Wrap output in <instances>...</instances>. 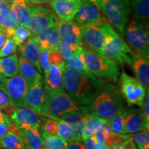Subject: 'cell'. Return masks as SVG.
<instances>
[{
    "label": "cell",
    "instance_id": "obj_1",
    "mask_svg": "<svg viewBox=\"0 0 149 149\" xmlns=\"http://www.w3.org/2000/svg\"><path fill=\"white\" fill-rule=\"evenodd\" d=\"M64 91L79 107L88 106L106 82L94 76L79 73L66 66L63 70Z\"/></svg>",
    "mask_w": 149,
    "mask_h": 149
},
{
    "label": "cell",
    "instance_id": "obj_2",
    "mask_svg": "<svg viewBox=\"0 0 149 149\" xmlns=\"http://www.w3.org/2000/svg\"><path fill=\"white\" fill-rule=\"evenodd\" d=\"M88 106V113L106 120H110L125 109L124 98L118 89L107 82Z\"/></svg>",
    "mask_w": 149,
    "mask_h": 149
},
{
    "label": "cell",
    "instance_id": "obj_3",
    "mask_svg": "<svg viewBox=\"0 0 149 149\" xmlns=\"http://www.w3.org/2000/svg\"><path fill=\"white\" fill-rule=\"evenodd\" d=\"M85 65L89 73L99 79L117 82L120 75V65L117 61L91 49L84 51Z\"/></svg>",
    "mask_w": 149,
    "mask_h": 149
},
{
    "label": "cell",
    "instance_id": "obj_4",
    "mask_svg": "<svg viewBox=\"0 0 149 149\" xmlns=\"http://www.w3.org/2000/svg\"><path fill=\"white\" fill-rule=\"evenodd\" d=\"M117 35L118 33L108 20L97 24L84 26L83 44L84 42L88 49L100 53L105 44Z\"/></svg>",
    "mask_w": 149,
    "mask_h": 149
},
{
    "label": "cell",
    "instance_id": "obj_5",
    "mask_svg": "<svg viewBox=\"0 0 149 149\" xmlns=\"http://www.w3.org/2000/svg\"><path fill=\"white\" fill-rule=\"evenodd\" d=\"M99 8L107 19L124 35L130 13L129 0H99Z\"/></svg>",
    "mask_w": 149,
    "mask_h": 149
},
{
    "label": "cell",
    "instance_id": "obj_6",
    "mask_svg": "<svg viewBox=\"0 0 149 149\" xmlns=\"http://www.w3.org/2000/svg\"><path fill=\"white\" fill-rule=\"evenodd\" d=\"M124 35L134 53L149 58L148 24L137 20L132 21L126 25Z\"/></svg>",
    "mask_w": 149,
    "mask_h": 149
},
{
    "label": "cell",
    "instance_id": "obj_7",
    "mask_svg": "<svg viewBox=\"0 0 149 149\" xmlns=\"http://www.w3.org/2000/svg\"><path fill=\"white\" fill-rule=\"evenodd\" d=\"M46 117L54 118L81 109L65 91L46 92Z\"/></svg>",
    "mask_w": 149,
    "mask_h": 149
},
{
    "label": "cell",
    "instance_id": "obj_8",
    "mask_svg": "<svg viewBox=\"0 0 149 149\" xmlns=\"http://www.w3.org/2000/svg\"><path fill=\"white\" fill-rule=\"evenodd\" d=\"M0 90L8 97L13 107H26L25 96L28 91L27 84L19 74L11 77L0 75Z\"/></svg>",
    "mask_w": 149,
    "mask_h": 149
},
{
    "label": "cell",
    "instance_id": "obj_9",
    "mask_svg": "<svg viewBox=\"0 0 149 149\" xmlns=\"http://www.w3.org/2000/svg\"><path fill=\"white\" fill-rule=\"evenodd\" d=\"M58 22V19L49 8L41 4H33L29 22L26 26L33 36L48 28L57 27Z\"/></svg>",
    "mask_w": 149,
    "mask_h": 149
},
{
    "label": "cell",
    "instance_id": "obj_10",
    "mask_svg": "<svg viewBox=\"0 0 149 149\" xmlns=\"http://www.w3.org/2000/svg\"><path fill=\"white\" fill-rule=\"evenodd\" d=\"M120 86L121 95L128 107L137 105L142 107L146 91L136 78L128 75L123 70L120 77Z\"/></svg>",
    "mask_w": 149,
    "mask_h": 149
},
{
    "label": "cell",
    "instance_id": "obj_11",
    "mask_svg": "<svg viewBox=\"0 0 149 149\" xmlns=\"http://www.w3.org/2000/svg\"><path fill=\"white\" fill-rule=\"evenodd\" d=\"M121 64L130 65L132 57L135 53L132 51L120 35H117L108 42L100 53Z\"/></svg>",
    "mask_w": 149,
    "mask_h": 149
},
{
    "label": "cell",
    "instance_id": "obj_12",
    "mask_svg": "<svg viewBox=\"0 0 149 149\" xmlns=\"http://www.w3.org/2000/svg\"><path fill=\"white\" fill-rule=\"evenodd\" d=\"M8 117L18 128H34L39 131L44 119V117L28 107H14Z\"/></svg>",
    "mask_w": 149,
    "mask_h": 149
},
{
    "label": "cell",
    "instance_id": "obj_13",
    "mask_svg": "<svg viewBox=\"0 0 149 149\" xmlns=\"http://www.w3.org/2000/svg\"><path fill=\"white\" fill-rule=\"evenodd\" d=\"M74 19L82 26L97 24L107 20L102 15L99 7L88 0H81Z\"/></svg>",
    "mask_w": 149,
    "mask_h": 149
},
{
    "label": "cell",
    "instance_id": "obj_14",
    "mask_svg": "<svg viewBox=\"0 0 149 149\" xmlns=\"http://www.w3.org/2000/svg\"><path fill=\"white\" fill-rule=\"evenodd\" d=\"M83 28L84 26L72 20H59L57 24L61 40L72 46H83Z\"/></svg>",
    "mask_w": 149,
    "mask_h": 149
},
{
    "label": "cell",
    "instance_id": "obj_15",
    "mask_svg": "<svg viewBox=\"0 0 149 149\" xmlns=\"http://www.w3.org/2000/svg\"><path fill=\"white\" fill-rule=\"evenodd\" d=\"M26 107L31 108L39 115L46 117V97L42 81L37 82L29 89L25 96Z\"/></svg>",
    "mask_w": 149,
    "mask_h": 149
},
{
    "label": "cell",
    "instance_id": "obj_16",
    "mask_svg": "<svg viewBox=\"0 0 149 149\" xmlns=\"http://www.w3.org/2000/svg\"><path fill=\"white\" fill-rule=\"evenodd\" d=\"M126 134H133L148 130L149 122L144 116L141 108L131 107L123 111Z\"/></svg>",
    "mask_w": 149,
    "mask_h": 149
},
{
    "label": "cell",
    "instance_id": "obj_17",
    "mask_svg": "<svg viewBox=\"0 0 149 149\" xmlns=\"http://www.w3.org/2000/svg\"><path fill=\"white\" fill-rule=\"evenodd\" d=\"M86 113H88V107H81V109L77 111L65 113L58 117L71 127L72 137L74 141H82V135L84 130V116Z\"/></svg>",
    "mask_w": 149,
    "mask_h": 149
},
{
    "label": "cell",
    "instance_id": "obj_18",
    "mask_svg": "<svg viewBox=\"0 0 149 149\" xmlns=\"http://www.w3.org/2000/svg\"><path fill=\"white\" fill-rule=\"evenodd\" d=\"M148 57L135 53L132 57L129 66L136 76V79L146 91H149V61Z\"/></svg>",
    "mask_w": 149,
    "mask_h": 149
},
{
    "label": "cell",
    "instance_id": "obj_19",
    "mask_svg": "<svg viewBox=\"0 0 149 149\" xmlns=\"http://www.w3.org/2000/svg\"><path fill=\"white\" fill-rule=\"evenodd\" d=\"M32 37L40 48L48 51L58 50L61 38L57 27L48 28Z\"/></svg>",
    "mask_w": 149,
    "mask_h": 149
},
{
    "label": "cell",
    "instance_id": "obj_20",
    "mask_svg": "<svg viewBox=\"0 0 149 149\" xmlns=\"http://www.w3.org/2000/svg\"><path fill=\"white\" fill-rule=\"evenodd\" d=\"M81 1L52 0L49 3L61 21H70L74 19Z\"/></svg>",
    "mask_w": 149,
    "mask_h": 149
},
{
    "label": "cell",
    "instance_id": "obj_21",
    "mask_svg": "<svg viewBox=\"0 0 149 149\" xmlns=\"http://www.w3.org/2000/svg\"><path fill=\"white\" fill-rule=\"evenodd\" d=\"M44 86L46 92L64 91V74L59 66L51 65L48 72L44 77Z\"/></svg>",
    "mask_w": 149,
    "mask_h": 149
},
{
    "label": "cell",
    "instance_id": "obj_22",
    "mask_svg": "<svg viewBox=\"0 0 149 149\" xmlns=\"http://www.w3.org/2000/svg\"><path fill=\"white\" fill-rule=\"evenodd\" d=\"M19 50L21 51L22 57L32 64L37 68L39 72L42 74V70L39 61L40 48L33 37L28 39L26 42L19 48Z\"/></svg>",
    "mask_w": 149,
    "mask_h": 149
},
{
    "label": "cell",
    "instance_id": "obj_23",
    "mask_svg": "<svg viewBox=\"0 0 149 149\" xmlns=\"http://www.w3.org/2000/svg\"><path fill=\"white\" fill-rule=\"evenodd\" d=\"M18 73H19V75L26 81L28 90L37 82L42 81V74H40L37 68L23 57L19 58Z\"/></svg>",
    "mask_w": 149,
    "mask_h": 149
},
{
    "label": "cell",
    "instance_id": "obj_24",
    "mask_svg": "<svg viewBox=\"0 0 149 149\" xmlns=\"http://www.w3.org/2000/svg\"><path fill=\"white\" fill-rule=\"evenodd\" d=\"M18 132L26 149H45L39 130L34 128H18Z\"/></svg>",
    "mask_w": 149,
    "mask_h": 149
},
{
    "label": "cell",
    "instance_id": "obj_25",
    "mask_svg": "<svg viewBox=\"0 0 149 149\" xmlns=\"http://www.w3.org/2000/svg\"><path fill=\"white\" fill-rule=\"evenodd\" d=\"M29 0H15L10 4V10L13 11L19 24L26 26L31 17V9L32 6Z\"/></svg>",
    "mask_w": 149,
    "mask_h": 149
},
{
    "label": "cell",
    "instance_id": "obj_26",
    "mask_svg": "<svg viewBox=\"0 0 149 149\" xmlns=\"http://www.w3.org/2000/svg\"><path fill=\"white\" fill-rule=\"evenodd\" d=\"M0 147L6 149H26L22 137L19 135L18 128L14 124L0 139Z\"/></svg>",
    "mask_w": 149,
    "mask_h": 149
},
{
    "label": "cell",
    "instance_id": "obj_27",
    "mask_svg": "<svg viewBox=\"0 0 149 149\" xmlns=\"http://www.w3.org/2000/svg\"><path fill=\"white\" fill-rule=\"evenodd\" d=\"M19 58L16 54L0 58V75L11 77L18 74Z\"/></svg>",
    "mask_w": 149,
    "mask_h": 149
},
{
    "label": "cell",
    "instance_id": "obj_28",
    "mask_svg": "<svg viewBox=\"0 0 149 149\" xmlns=\"http://www.w3.org/2000/svg\"><path fill=\"white\" fill-rule=\"evenodd\" d=\"M104 120V118L97 116L91 113H86L84 122L82 140L84 141L88 137L94 135Z\"/></svg>",
    "mask_w": 149,
    "mask_h": 149
},
{
    "label": "cell",
    "instance_id": "obj_29",
    "mask_svg": "<svg viewBox=\"0 0 149 149\" xmlns=\"http://www.w3.org/2000/svg\"><path fill=\"white\" fill-rule=\"evenodd\" d=\"M42 138L45 149H64L68 141L58 135L42 131Z\"/></svg>",
    "mask_w": 149,
    "mask_h": 149
},
{
    "label": "cell",
    "instance_id": "obj_30",
    "mask_svg": "<svg viewBox=\"0 0 149 149\" xmlns=\"http://www.w3.org/2000/svg\"><path fill=\"white\" fill-rule=\"evenodd\" d=\"M137 21L146 22L149 16V0H130Z\"/></svg>",
    "mask_w": 149,
    "mask_h": 149
},
{
    "label": "cell",
    "instance_id": "obj_31",
    "mask_svg": "<svg viewBox=\"0 0 149 149\" xmlns=\"http://www.w3.org/2000/svg\"><path fill=\"white\" fill-rule=\"evenodd\" d=\"M84 48H84L81 51L74 54L71 58L66 61V66L75 70L79 73L86 74V75L88 76H93L91 73H89L86 69V67L84 56Z\"/></svg>",
    "mask_w": 149,
    "mask_h": 149
},
{
    "label": "cell",
    "instance_id": "obj_32",
    "mask_svg": "<svg viewBox=\"0 0 149 149\" xmlns=\"http://www.w3.org/2000/svg\"><path fill=\"white\" fill-rule=\"evenodd\" d=\"M19 24L15 17L13 11L10 10L5 22L0 26L1 29V33L6 35V38H12L14 35L15 30Z\"/></svg>",
    "mask_w": 149,
    "mask_h": 149
},
{
    "label": "cell",
    "instance_id": "obj_33",
    "mask_svg": "<svg viewBox=\"0 0 149 149\" xmlns=\"http://www.w3.org/2000/svg\"><path fill=\"white\" fill-rule=\"evenodd\" d=\"M32 36V33L26 26L19 24L15 30L14 35L12 39L14 40L16 45L20 48L26 42L28 39Z\"/></svg>",
    "mask_w": 149,
    "mask_h": 149
},
{
    "label": "cell",
    "instance_id": "obj_34",
    "mask_svg": "<svg viewBox=\"0 0 149 149\" xmlns=\"http://www.w3.org/2000/svg\"><path fill=\"white\" fill-rule=\"evenodd\" d=\"M84 48V47L80 46L70 45V44L64 42V41L60 40L58 46V51L60 52L61 55L64 60L67 61L68 59L71 58L74 54L81 51Z\"/></svg>",
    "mask_w": 149,
    "mask_h": 149
},
{
    "label": "cell",
    "instance_id": "obj_35",
    "mask_svg": "<svg viewBox=\"0 0 149 149\" xmlns=\"http://www.w3.org/2000/svg\"><path fill=\"white\" fill-rule=\"evenodd\" d=\"M123 111L109 120V122L112 130L114 133L122 134V135H126Z\"/></svg>",
    "mask_w": 149,
    "mask_h": 149
},
{
    "label": "cell",
    "instance_id": "obj_36",
    "mask_svg": "<svg viewBox=\"0 0 149 149\" xmlns=\"http://www.w3.org/2000/svg\"><path fill=\"white\" fill-rule=\"evenodd\" d=\"M51 119H55V120L57 121V135H58L61 137L66 139L68 142L74 141L73 139V137H72L71 127H70L69 124H67L66 122L58 118V117H54V118Z\"/></svg>",
    "mask_w": 149,
    "mask_h": 149
},
{
    "label": "cell",
    "instance_id": "obj_37",
    "mask_svg": "<svg viewBox=\"0 0 149 149\" xmlns=\"http://www.w3.org/2000/svg\"><path fill=\"white\" fill-rule=\"evenodd\" d=\"M130 139L134 144L137 145V148L149 146V133L148 130H142L137 133L130 134Z\"/></svg>",
    "mask_w": 149,
    "mask_h": 149
},
{
    "label": "cell",
    "instance_id": "obj_38",
    "mask_svg": "<svg viewBox=\"0 0 149 149\" xmlns=\"http://www.w3.org/2000/svg\"><path fill=\"white\" fill-rule=\"evenodd\" d=\"M48 61L51 64H54L59 66L62 71L65 67L66 66V61L63 58L60 52L58 50H53V51H49V53H48Z\"/></svg>",
    "mask_w": 149,
    "mask_h": 149
},
{
    "label": "cell",
    "instance_id": "obj_39",
    "mask_svg": "<svg viewBox=\"0 0 149 149\" xmlns=\"http://www.w3.org/2000/svg\"><path fill=\"white\" fill-rule=\"evenodd\" d=\"M17 45L12 38H6L4 44L0 48V58L7 57L16 52Z\"/></svg>",
    "mask_w": 149,
    "mask_h": 149
},
{
    "label": "cell",
    "instance_id": "obj_40",
    "mask_svg": "<svg viewBox=\"0 0 149 149\" xmlns=\"http://www.w3.org/2000/svg\"><path fill=\"white\" fill-rule=\"evenodd\" d=\"M41 131H46L47 133L55 134L57 133V121L55 119L46 118L44 117L41 125Z\"/></svg>",
    "mask_w": 149,
    "mask_h": 149
},
{
    "label": "cell",
    "instance_id": "obj_41",
    "mask_svg": "<svg viewBox=\"0 0 149 149\" xmlns=\"http://www.w3.org/2000/svg\"><path fill=\"white\" fill-rule=\"evenodd\" d=\"M49 51H48V50L40 48L39 61H40V64L42 70V72H44V77L47 74L50 66L51 65L48 61V53H49Z\"/></svg>",
    "mask_w": 149,
    "mask_h": 149
},
{
    "label": "cell",
    "instance_id": "obj_42",
    "mask_svg": "<svg viewBox=\"0 0 149 149\" xmlns=\"http://www.w3.org/2000/svg\"><path fill=\"white\" fill-rule=\"evenodd\" d=\"M13 107L8 97L0 90V110L8 117Z\"/></svg>",
    "mask_w": 149,
    "mask_h": 149
},
{
    "label": "cell",
    "instance_id": "obj_43",
    "mask_svg": "<svg viewBox=\"0 0 149 149\" xmlns=\"http://www.w3.org/2000/svg\"><path fill=\"white\" fill-rule=\"evenodd\" d=\"M10 10V3L7 1L0 3V26L5 22Z\"/></svg>",
    "mask_w": 149,
    "mask_h": 149
},
{
    "label": "cell",
    "instance_id": "obj_44",
    "mask_svg": "<svg viewBox=\"0 0 149 149\" xmlns=\"http://www.w3.org/2000/svg\"><path fill=\"white\" fill-rule=\"evenodd\" d=\"M112 149H137V147L135 146V144H134V142L130 139L129 138L126 139V140H124L122 142H121L120 144L116 145L113 147Z\"/></svg>",
    "mask_w": 149,
    "mask_h": 149
},
{
    "label": "cell",
    "instance_id": "obj_45",
    "mask_svg": "<svg viewBox=\"0 0 149 149\" xmlns=\"http://www.w3.org/2000/svg\"><path fill=\"white\" fill-rule=\"evenodd\" d=\"M149 91H147V95L145 96L144 104H143L142 107H141V110H142L143 114L145 119L149 122Z\"/></svg>",
    "mask_w": 149,
    "mask_h": 149
},
{
    "label": "cell",
    "instance_id": "obj_46",
    "mask_svg": "<svg viewBox=\"0 0 149 149\" xmlns=\"http://www.w3.org/2000/svg\"><path fill=\"white\" fill-rule=\"evenodd\" d=\"M84 141V144L86 149H96L95 146L97 141L94 135L88 137Z\"/></svg>",
    "mask_w": 149,
    "mask_h": 149
},
{
    "label": "cell",
    "instance_id": "obj_47",
    "mask_svg": "<svg viewBox=\"0 0 149 149\" xmlns=\"http://www.w3.org/2000/svg\"><path fill=\"white\" fill-rule=\"evenodd\" d=\"M64 149H86V148L84 144L80 141H70Z\"/></svg>",
    "mask_w": 149,
    "mask_h": 149
},
{
    "label": "cell",
    "instance_id": "obj_48",
    "mask_svg": "<svg viewBox=\"0 0 149 149\" xmlns=\"http://www.w3.org/2000/svg\"><path fill=\"white\" fill-rule=\"evenodd\" d=\"M11 126L4 122H0V139L4 136L10 129Z\"/></svg>",
    "mask_w": 149,
    "mask_h": 149
},
{
    "label": "cell",
    "instance_id": "obj_49",
    "mask_svg": "<svg viewBox=\"0 0 149 149\" xmlns=\"http://www.w3.org/2000/svg\"><path fill=\"white\" fill-rule=\"evenodd\" d=\"M0 122L6 123V124H8L10 126H12L13 124V123L10 120V119L6 115L4 114L1 110H0Z\"/></svg>",
    "mask_w": 149,
    "mask_h": 149
},
{
    "label": "cell",
    "instance_id": "obj_50",
    "mask_svg": "<svg viewBox=\"0 0 149 149\" xmlns=\"http://www.w3.org/2000/svg\"><path fill=\"white\" fill-rule=\"evenodd\" d=\"M29 1L33 5H38L49 3L51 2L52 0H29Z\"/></svg>",
    "mask_w": 149,
    "mask_h": 149
},
{
    "label": "cell",
    "instance_id": "obj_51",
    "mask_svg": "<svg viewBox=\"0 0 149 149\" xmlns=\"http://www.w3.org/2000/svg\"><path fill=\"white\" fill-rule=\"evenodd\" d=\"M96 149H111L109 146H107L104 143H99L97 142L96 146H95Z\"/></svg>",
    "mask_w": 149,
    "mask_h": 149
},
{
    "label": "cell",
    "instance_id": "obj_52",
    "mask_svg": "<svg viewBox=\"0 0 149 149\" xmlns=\"http://www.w3.org/2000/svg\"><path fill=\"white\" fill-rule=\"evenodd\" d=\"M6 40V37L3 33H0V48L2 47L4 44L5 41Z\"/></svg>",
    "mask_w": 149,
    "mask_h": 149
},
{
    "label": "cell",
    "instance_id": "obj_53",
    "mask_svg": "<svg viewBox=\"0 0 149 149\" xmlns=\"http://www.w3.org/2000/svg\"><path fill=\"white\" fill-rule=\"evenodd\" d=\"M88 1L93 3L94 4H95L97 6L99 7V0H88Z\"/></svg>",
    "mask_w": 149,
    "mask_h": 149
},
{
    "label": "cell",
    "instance_id": "obj_54",
    "mask_svg": "<svg viewBox=\"0 0 149 149\" xmlns=\"http://www.w3.org/2000/svg\"><path fill=\"white\" fill-rule=\"evenodd\" d=\"M137 149H149V146L141 147V148H137Z\"/></svg>",
    "mask_w": 149,
    "mask_h": 149
},
{
    "label": "cell",
    "instance_id": "obj_55",
    "mask_svg": "<svg viewBox=\"0 0 149 149\" xmlns=\"http://www.w3.org/2000/svg\"><path fill=\"white\" fill-rule=\"evenodd\" d=\"M15 1V0H7V1H8V2L10 3H13V1Z\"/></svg>",
    "mask_w": 149,
    "mask_h": 149
},
{
    "label": "cell",
    "instance_id": "obj_56",
    "mask_svg": "<svg viewBox=\"0 0 149 149\" xmlns=\"http://www.w3.org/2000/svg\"><path fill=\"white\" fill-rule=\"evenodd\" d=\"M63 1H80L81 0H63Z\"/></svg>",
    "mask_w": 149,
    "mask_h": 149
},
{
    "label": "cell",
    "instance_id": "obj_57",
    "mask_svg": "<svg viewBox=\"0 0 149 149\" xmlns=\"http://www.w3.org/2000/svg\"><path fill=\"white\" fill-rule=\"evenodd\" d=\"M4 1V0H0V3L2 2V1Z\"/></svg>",
    "mask_w": 149,
    "mask_h": 149
},
{
    "label": "cell",
    "instance_id": "obj_58",
    "mask_svg": "<svg viewBox=\"0 0 149 149\" xmlns=\"http://www.w3.org/2000/svg\"><path fill=\"white\" fill-rule=\"evenodd\" d=\"M0 33H1V28H0Z\"/></svg>",
    "mask_w": 149,
    "mask_h": 149
},
{
    "label": "cell",
    "instance_id": "obj_59",
    "mask_svg": "<svg viewBox=\"0 0 149 149\" xmlns=\"http://www.w3.org/2000/svg\"><path fill=\"white\" fill-rule=\"evenodd\" d=\"M2 149H6V148H2Z\"/></svg>",
    "mask_w": 149,
    "mask_h": 149
}]
</instances>
